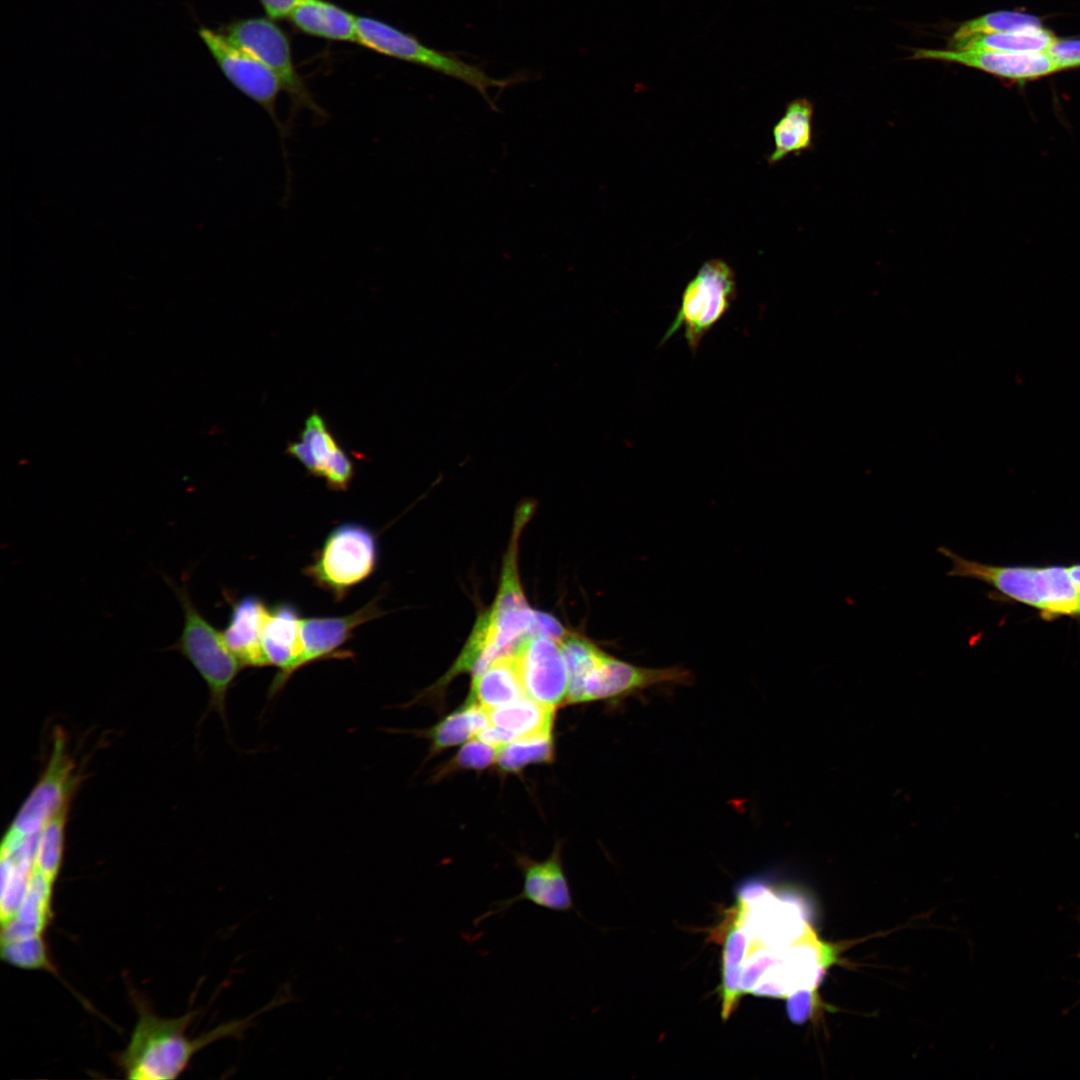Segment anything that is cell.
I'll use <instances>...</instances> for the list:
<instances>
[{
  "label": "cell",
  "instance_id": "1",
  "mask_svg": "<svg viewBox=\"0 0 1080 1080\" xmlns=\"http://www.w3.org/2000/svg\"><path fill=\"white\" fill-rule=\"evenodd\" d=\"M134 1002L138 1019L127 1047L117 1056L126 1077L134 1080L177 1078L197 1051L217 1039L241 1033L250 1020L249 1017L231 1021L197 1038H190L186 1033L194 1012L178 1018H163L136 995Z\"/></svg>",
  "mask_w": 1080,
  "mask_h": 1080
},
{
  "label": "cell",
  "instance_id": "2",
  "mask_svg": "<svg viewBox=\"0 0 1080 1080\" xmlns=\"http://www.w3.org/2000/svg\"><path fill=\"white\" fill-rule=\"evenodd\" d=\"M951 563L947 575L975 579L1006 598L1030 606L1046 620L1080 617V590L1064 566H1001L964 558L941 546Z\"/></svg>",
  "mask_w": 1080,
  "mask_h": 1080
},
{
  "label": "cell",
  "instance_id": "3",
  "mask_svg": "<svg viewBox=\"0 0 1080 1080\" xmlns=\"http://www.w3.org/2000/svg\"><path fill=\"white\" fill-rule=\"evenodd\" d=\"M187 576L185 573L180 583L164 577L183 611L181 634L168 650L180 653L205 681L209 690L205 716L216 712L228 728L227 694L244 667L227 646L222 631L216 629L195 605Z\"/></svg>",
  "mask_w": 1080,
  "mask_h": 1080
},
{
  "label": "cell",
  "instance_id": "4",
  "mask_svg": "<svg viewBox=\"0 0 1080 1080\" xmlns=\"http://www.w3.org/2000/svg\"><path fill=\"white\" fill-rule=\"evenodd\" d=\"M357 36V43L367 49L465 83L475 89L492 110L497 107L489 90L505 89L522 79L521 76L494 78L479 65L427 46L412 34L372 17L357 16Z\"/></svg>",
  "mask_w": 1080,
  "mask_h": 1080
},
{
  "label": "cell",
  "instance_id": "5",
  "mask_svg": "<svg viewBox=\"0 0 1080 1080\" xmlns=\"http://www.w3.org/2000/svg\"><path fill=\"white\" fill-rule=\"evenodd\" d=\"M534 508L530 499L518 506L495 601L476 621L495 658L515 653L524 638L534 635L535 611L527 602L518 570L519 539Z\"/></svg>",
  "mask_w": 1080,
  "mask_h": 1080
},
{
  "label": "cell",
  "instance_id": "6",
  "mask_svg": "<svg viewBox=\"0 0 1080 1080\" xmlns=\"http://www.w3.org/2000/svg\"><path fill=\"white\" fill-rule=\"evenodd\" d=\"M378 560L375 532L361 523L343 522L329 531L303 575L340 602L371 577Z\"/></svg>",
  "mask_w": 1080,
  "mask_h": 1080
},
{
  "label": "cell",
  "instance_id": "7",
  "mask_svg": "<svg viewBox=\"0 0 1080 1080\" xmlns=\"http://www.w3.org/2000/svg\"><path fill=\"white\" fill-rule=\"evenodd\" d=\"M736 296V277L730 265L722 259L706 261L687 283L679 310L660 345L683 329L687 346L695 353L703 337L730 310Z\"/></svg>",
  "mask_w": 1080,
  "mask_h": 1080
},
{
  "label": "cell",
  "instance_id": "8",
  "mask_svg": "<svg viewBox=\"0 0 1080 1080\" xmlns=\"http://www.w3.org/2000/svg\"><path fill=\"white\" fill-rule=\"evenodd\" d=\"M750 943L783 949L811 934L812 911L808 901L792 889H769L750 902L737 900L733 908Z\"/></svg>",
  "mask_w": 1080,
  "mask_h": 1080
},
{
  "label": "cell",
  "instance_id": "9",
  "mask_svg": "<svg viewBox=\"0 0 1080 1080\" xmlns=\"http://www.w3.org/2000/svg\"><path fill=\"white\" fill-rule=\"evenodd\" d=\"M269 17H251L233 21L225 26L223 33L234 44L242 47L279 79L295 108L309 109L322 115L293 61L290 40L285 31Z\"/></svg>",
  "mask_w": 1080,
  "mask_h": 1080
},
{
  "label": "cell",
  "instance_id": "10",
  "mask_svg": "<svg viewBox=\"0 0 1080 1080\" xmlns=\"http://www.w3.org/2000/svg\"><path fill=\"white\" fill-rule=\"evenodd\" d=\"M198 34L226 78L270 116L280 136L286 128L277 116V100L283 91L277 76L253 54L234 44L221 31L201 27Z\"/></svg>",
  "mask_w": 1080,
  "mask_h": 1080
},
{
  "label": "cell",
  "instance_id": "11",
  "mask_svg": "<svg viewBox=\"0 0 1080 1080\" xmlns=\"http://www.w3.org/2000/svg\"><path fill=\"white\" fill-rule=\"evenodd\" d=\"M75 765L66 750L63 733L56 731L47 766L16 814L6 836L28 837L39 834L47 821L70 803L78 784Z\"/></svg>",
  "mask_w": 1080,
  "mask_h": 1080
},
{
  "label": "cell",
  "instance_id": "12",
  "mask_svg": "<svg viewBox=\"0 0 1080 1080\" xmlns=\"http://www.w3.org/2000/svg\"><path fill=\"white\" fill-rule=\"evenodd\" d=\"M516 864L523 876L521 892L493 902L488 910L473 920L474 926L492 916H504L512 906L522 901L549 911L565 914L574 912L580 916L564 870L561 845H556L551 855L543 861L516 855Z\"/></svg>",
  "mask_w": 1080,
  "mask_h": 1080
},
{
  "label": "cell",
  "instance_id": "13",
  "mask_svg": "<svg viewBox=\"0 0 1080 1080\" xmlns=\"http://www.w3.org/2000/svg\"><path fill=\"white\" fill-rule=\"evenodd\" d=\"M526 696L551 708L566 702L568 670L558 641L529 635L515 651Z\"/></svg>",
  "mask_w": 1080,
  "mask_h": 1080
},
{
  "label": "cell",
  "instance_id": "14",
  "mask_svg": "<svg viewBox=\"0 0 1080 1080\" xmlns=\"http://www.w3.org/2000/svg\"><path fill=\"white\" fill-rule=\"evenodd\" d=\"M285 452L301 463L308 474L324 479L330 490L346 491L354 478L353 461L316 411L305 420L300 440L289 442Z\"/></svg>",
  "mask_w": 1080,
  "mask_h": 1080
},
{
  "label": "cell",
  "instance_id": "15",
  "mask_svg": "<svg viewBox=\"0 0 1080 1080\" xmlns=\"http://www.w3.org/2000/svg\"><path fill=\"white\" fill-rule=\"evenodd\" d=\"M911 59L955 63L981 70L1000 79L1017 82L1035 80L1061 71L1047 52L1009 53L916 48L913 50Z\"/></svg>",
  "mask_w": 1080,
  "mask_h": 1080
},
{
  "label": "cell",
  "instance_id": "16",
  "mask_svg": "<svg viewBox=\"0 0 1080 1080\" xmlns=\"http://www.w3.org/2000/svg\"><path fill=\"white\" fill-rule=\"evenodd\" d=\"M385 614L386 612L379 606V597L375 596L364 606L347 615L302 617L303 653L300 669L320 660L353 657L351 651L342 648L352 639L355 630Z\"/></svg>",
  "mask_w": 1080,
  "mask_h": 1080
},
{
  "label": "cell",
  "instance_id": "17",
  "mask_svg": "<svg viewBox=\"0 0 1080 1080\" xmlns=\"http://www.w3.org/2000/svg\"><path fill=\"white\" fill-rule=\"evenodd\" d=\"M301 619L299 608L291 602H277L268 608L261 641L269 666L278 669L269 686V699L274 698L300 670L303 653Z\"/></svg>",
  "mask_w": 1080,
  "mask_h": 1080
},
{
  "label": "cell",
  "instance_id": "18",
  "mask_svg": "<svg viewBox=\"0 0 1080 1080\" xmlns=\"http://www.w3.org/2000/svg\"><path fill=\"white\" fill-rule=\"evenodd\" d=\"M223 595L230 607L226 627L222 630L227 646L244 668L269 666L261 641L269 606L254 594L235 598L225 590Z\"/></svg>",
  "mask_w": 1080,
  "mask_h": 1080
},
{
  "label": "cell",
  "instance_id": "19",
  "mask_svg": "<svg viewBox=\"0 0 1080 1080\" xmlns=\"http://www.w3.org/2000/svg\"><path fill=\"white\" fill-rule=\"evenodd\" d=\"M287 20L306 35L340 42L358 40L357 16L327 0H302Z\"/></svg>",
  "mask_w": 1080,
  "mask_h": 1080
},
{
  "label": "cell",
  "instance_id": "20",
  "mask_svg": "<svg viewBox=\"0 0 1080 1080\" xmlns=\"http://www.w3.org/2000/svg\"><path fill=\"white\" fill-rule=\"evenodd\" d=\"M525 696L514 653L495 659L480 674L473 676L467 701L490 710Z\"/></svg>",
  "mask_w": 1080,
  "mask_h": 1080
},
{
  "label": "cell",
  "instance_id": "21",
  "mask_svg": "<svg viewBox=\"0 0 1080 1080\" xmlns=\"http://www.w3.org/2000/svg\"><path fill=\"white\" fill-rule=\"evenodd\" d=\"M813 113V103L807 98H797L786 106L772 130L774 150L767 158L770 165L813 148Z\"/></svg>",
  "mask_w": 1080,
  "mask_h": 1080
},
{
  "label": "cell",
  "instance_id": "22",
  "mask_svg": "<svg viewBox=\"0 0 1080 1080\" xmlns=\"http://www.w3.org/2000/svg\"><path fill=\"white\" fill-rule=\"evenodd\" d=\"M486 711L490 724L510 732L516 740L551 735L555 709L527 696Z\"/></svg>",
  "mask_w": 1080,
  "mask_h": 1080
},
{
  "label": "cell",
  "instance_id": "23",
  "mask_svg": "<svg viewBox=\"0 0 1080 1080\" xmlns=\"http://www.w3.org/2000/svg\"><path fill=\"white\" fill-rule=\"evenodd\" d=\"M728 933L725 937L722 963V1018L728 1019L737 1007L741 991V977L750 940L743 927L736 920L733 909L725 919Z\"/></svg>",
  "mask_w": 1080,
  "mask_h": 1080
},
{
  "label": "cell",
  "instance_id": "24",
  "mask_svg": "<svg viewBox=\"0 0 1080 1080\" xmlns=\"http://www.w3.org/2000/svg\"><path fill=\"white\" fill-rule=\"evenodd\" d=\"M1046 28L1019 32L980 34L948 41L953 50H986L1009 53H1046L1056 41Z\"/></svg>",
  "mask_w": 1080,
  "mask_h": 1080
},
{
  "label": "cell",
  "instance_id": "25",
  "mask_svg": "<svg viewBox=\"0 0 1080 1080\" xmlns=\"http://www.w3.org/2000/svg\"><path fill=\"white\" fill-rule=\"evenodd\" d=\"M490 724L487 711L467 701L459 710L451 713L425 735L430 739L432 752L461 744Z\"/></svg>",
  "mask_w": 1080,
  "mask_h": 1080
},
{
  "label": "cell",
  "instance_id": "26",
  "mask_svg": "<svg viewBox=\"0 0 1080 1080\" xmlns=\"http://www.w3.org/2000/svg\"><path fill=\"white\" fill-rule=\"evenodd\" d=\"M568 670L567 703H580L581 687L588 672L606 652L586 636L567 632L560 642Z\"/></svg>",
  "mask_w": 1080,
  "mask_h": 1080
},
{
  "label": "cell",
  "instance_id": "27",
  "mask_svg": "<svg viewBox=\"0 0 1080 1080\" xmlns=\"http://www.w3.org/2000/svg\"><path fill=\"white\" fill-rule=\"evenodd\" d=\"M70 803L64 805L41 829L35 850L34 866L56 881L65 848V826Z\"/></svg>",
  "mask_w": 1080,
  "mask_h": 1080
},
{
  "label": "cell",
  "instance_id": "28",
  "mask_svg": "<svg viewBox=\"0 0 1080 1080\" xmlns=\"http://www.w3.org/2000/svg\"><path fill=\"white\" fill-rule=\"evenodd\" d=\"M1043 28L1042 21L1034 15L1016 11H996L961 23L951 35L949 41L980 34L1019 32Z\"/></svg>",
  "mask_w": 1080,
  "mask_h": 1080
},
{
  "label": "cell",
  "instance_id": "29",
  "mask_svg": "<svg viewBox=\"0 0 1080 1080\" xmlns=\"http://www.w3.org/2000/svg\"><path fill=\"white\" fill-rule=\"evenodd\" d=\"M553 759V742L550 736L521 739L498 749L496 761L505 772H517L531 763H545Z\"/></svg>",
  "mask_w": 1080,
  "mask_h": 1080
},
{
  "label": "cell",
  "instance_id": "30",
  "mask_svg": "<svg viewBox=\"0 0 1080 1080\" xmlns=\"http://www.w3.org/2000/svg\"><path fill=\"white\" fill-rule=\"evenodd\" d=\"M498 749L477 738L466 743L452 760L454 768L485 769L496 761Z\"/></svg>",
  "mask_w": 1080,
  "mask_h": 1080
},
{
  "label": "cell",
  "instance_id": "31",
  "mask_svg": "<svg viewBox=\"0 0 1080 1080\" xmlns=\"http://www.w3.org/2000/svg\"><path fill=\"white\" fill-rule=\"evenodd\" d=\"M1047 53L1061 71L1080 67V39H1056Z\"/></svg>",
  "mask_w": 1080,
  "mask_h": 1080
},
{
  "label": "cell",
  "instance_id": "32",
  "mask_svg": "<svg viewBox=\"0 0 1080 1080\" xmlns=\"http://www.w3.org/2000/svg\"><path fill=\"white\" fill-rule=\"evenodd\" d=\"M815 1006V992L798 991L787 998V1013L795 1024H802L811 1015Z\"/></svg>",
  "mask_w": 1080,
  "mask_h": 1080
},
{
  "label": "cell",
  "instance_id": "33",
  "mask_svg": "<svg viewBox=\"0 0 1080 1080\" xmlns=\"http://www.w3.org/2000/svg\"><path fill=\"white\" fill-rule=\"evenodd\" d=\"M567 632L553 616L535 611L534 635H543L560 643Z\"/></svg>",
  "mask_w": 1080,
  "mask_h": 1080
},
{
  "label": "cell",
  "instance_id": "34",
  "mask_svg": "<svg viewBox=\"0 0 1080 1080\" xmlns=\"http://www.w3.org/2000/svg\"><path fill=\"white\" fill-rule=\"evenodd\" d=\"M476 736L479 740L496 748H500L510 742L516 741L513 734L494 725L485 727L479 731Z\"/></svg>",
  "mask_w": 1080,
  "mask_h": 1080
},
{
  "label": "cell",
  "instance_id": "35",
  "mask_svg": "<svg viewBox=\"0 0 1080 1080\" xmlns=\"http://www.w3.org/2000/svg\"><path fill=\"white\" fill-rule=\"evenodd\" d=\"M267 17L273 20L287 19L292 9L302 0H259Z\"/></svg>",
  "mask_w": 1080,
  "mask_h": 1080
},
{
  "label": "cell",
  "instance_id": "36",
  "mask_svg": "<svg viewBox=\"0 0 1080 1080\" xmlns=\"http://www.w3.org/2000/svg\"><path fill=\"white\" fill-rule=\"evenodd\" d=\"M1067 570H1068V573H1069L1072 581L1075 583V585L1080 590V563L1068 566Z\"/></svg>",
  "mask_w": 1080,
  "mask_h": 1080
},
{
  "label": "cell",
  "instance_id": "37",
  "mask_svg": "<svg viewBox=\"0 0 1080 1080\" xmlns=\"http://www.w3.org/2000/svg\"><path fill=\"white\" fill-rule=\"evenodd\" d=\"M1078 956L1080 957V953L1078 954Z\"/></svg>",
  "mask_w": 1080,
  "mask_h": 1080
}]
</instances>
